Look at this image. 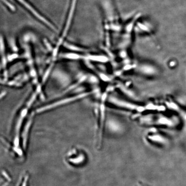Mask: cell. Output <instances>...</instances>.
Masks as SVG:
<instances>
[{"label":"cell","mask_w":186,"mask_h":186,"mask_svg":"<svg viewBox=\"0 0 186 186\" xmlns=\"http://www.w3.org/2000/svg\"><path fill=\"white\" fill-rule=\"evenodd\" d=\"M29 84L21 87H6L2 88L1 100V123L14 134L16 119L24 107L32 91Z\"/></svg>","instance_id":"cell-1"},{"label":"cell","mask_w":186,"mask_h":186,"mask_svg":"<svg viewBox=\"0 0 186 186\" xmlns=\"http://www.w3.org/2000/svg\"><path fill=\"white\" fill-rule=\"evenodd\" d=\"M77 68L71 64H59L52 71L45 85L46 97L51 98L65 90L74 81Z\"/></svg>","instance_id":"cell-2"},{"label":"cell","mask_w":186,"mask_h":186,"mask_svg":"<svg viewBox=\"0 0 186 186\" xmlns=\"http://www.w3.org/2000/svg\"><path fill=\"white\" fill-rule=\"evenodd\" d=\"M17 1L23 5V7H25L26 9L29 11V12L32 13L33 15L38 20H39L41 22L45 24L46 26H48L53 30L56 31V28L52 25V24H51L49 21H48V20H46L44 17L41 15L39 13L36 11V10L35 8H34L27 1H26V0H17Z\"/></svg>","instance_id":"cell-3"}]
</instances>
